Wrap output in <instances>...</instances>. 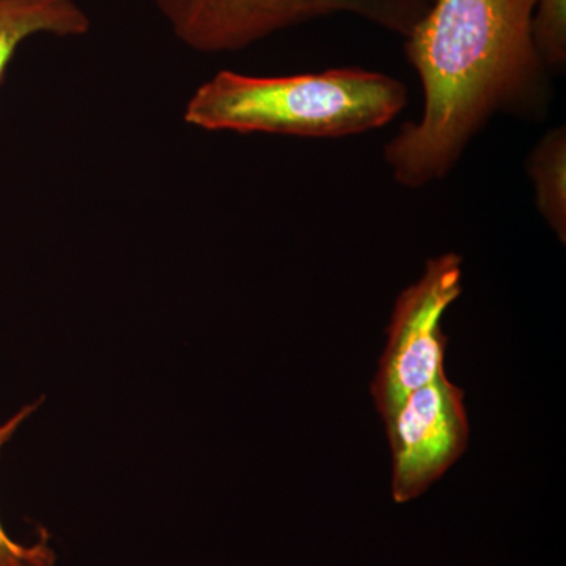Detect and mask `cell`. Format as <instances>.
<instances>
[{"mask_svg":"<svg viewBox=\"0 0 566 566\" xmlns=\"http://www.w3.org/2000/svg\"><path fill=\"white\" fill-rule=\"evenodd\" d=\"M535 0H431L405 36L419 74L423 112L385 147L395 181L423 188L444 180L497 115H549L551 74L532 36Z\"/></svg>","mask_w":566,"mask_h":566,"instance_id":"6da1fadb","label":"cell"},{"mask_svg":"<svg viewBox=\"0 0 566 566\" xmlns=\"http://www.w3.org/2000/svg\"><path fill=\"white\" fill-rule=\"evenodd\" d=\"M406 103L403 82L378 71L251 76L221 70L192 93L182 120L212 133L340 139L382 128Z\"/></svg>","mask_w":566,"mask_h":566,"instance_id":"7a4b0ae2","label":"cell"},{"mask_svg":"<svg viewBox=\"0 0 566 566\" xmlns=\"http://www.w3.org/2000/svg\"><path fill=\"white\" fill-rule=\"evenodd\" d=\"M174 35L189 50L222 54L252 46L316 18L353 14L408 35L424 0H153Z\"/></svg>","mask_w":566,"mask_h":566,"instance_id":"3957f363","label":"cell"},{"mask_svg":"<svg viewBox=\"0 0 566 566\" xmlns=\"http://www.w3.org/2000/svg\"><path fill=\"white\" fill-rule=\"evenodd\" d=\"M463 293V259L455 252L428 260L419 281L400 293L387 326V345L370 386L386 422L405 398L446 374L449 337L442 316Z\"/></svg>","mask_w":566,"mask_h":566,"instance_id":"277c9868","label":"cell"},{"mask_svg":"<svg viewBox=\"0 0 566 566\" xmlns=\"http://www.w3.org/2000/svg\"><path fill=\"white\" fill-rule=\"evenodd\" d=\"M385 424L392 450V499L406 504L463 457L469 442L464 390L439 375L409 394Z\"/></svg>","mask_w":566,"mask_h":566,"instance_id":"5b68a950","label":"cell"},{"mask_svg":"<svg viewBox=\"0 0 566 566\" xmlns=\"http://www.w3.org/2000/svg\"><path fill=\"white\" fill-rule=\"evenodd\" d=\"M91 28L76 0H0V85L24 41L36 35L77 39Z\"/></svg>","mask_w":566,"mask_h":566,"instance_id":"8992f818","label":"cell"},{"mask_svg":"<svg viewBox=\"0 0 566 566\" xmlns=\"http://www.w3.org/2000/svg\"><path fill=\"white\" fill-rule=\"evenodd\" d=\"M526 169L535 205L562 243L566 241V128L547 132L528 155Z\"/></svg>","mask_w":566,"mask_h":566,"instance_id":"52a82bcc","label":"cell"},{"mask_svg":"<svg viewBox=\"0 0 566 566\" xmlns=\"http://www.w3.org/2000/svg\"><path fill=\"white\" fill-rule=\"evenodd\" d=\"M41 401H32L18 409L10 419L0 423V455H2L3 447L9 444L13 436L22 427L25 420L31 419L40 408ZM54 549L50 545V538L43 534L31 545L17 542L7 534L6 527L0 523V566H55Z\"/></svg>","mask_w":566,"mask_h":566,"instance_id":"ba28073f","label":"cell"},{"mask_svg":"<svg viewBox=\"0 0 566 566\" xmlns=\"http://www.w3.org/2000/svg\"><path fill=\"white\" fill-rule=\"evenodd\" d=\"M532 36L536 54L549 74L566 65V0H535Z\"/></svg>","mask_w":566,"mask_h":566,"instance_id":"9c48e42d","label":"cell"},{"mask_svg":"<svg viewBox=\"0 0 566 566\" xmlns=\"http://www.w3.org/2000/svg\"><path fill=\"white\" fill-rule=\"evenodd\" d=\"M424 2H428V3H430V2H431V0H424Z\"/></svg>","mask_w":566,"mask_h":566,"instance_id":"30bf717a","label":"cell"}]
</instances>
